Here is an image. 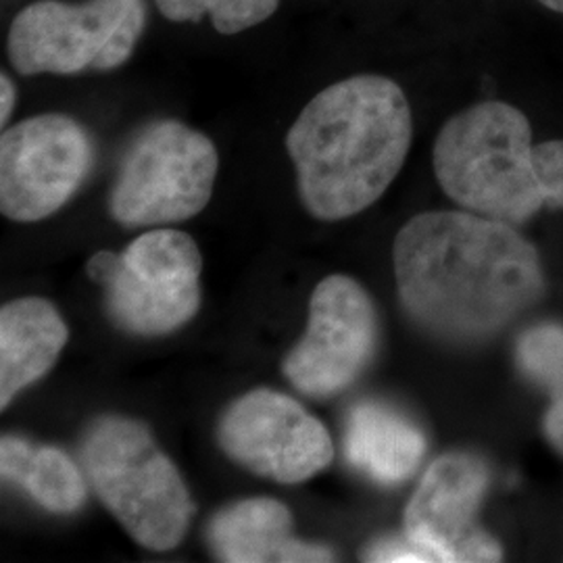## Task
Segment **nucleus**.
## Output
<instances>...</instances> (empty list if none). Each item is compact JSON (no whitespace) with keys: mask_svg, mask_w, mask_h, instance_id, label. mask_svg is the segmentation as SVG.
Segmentation results:
<instances>
[{"mask_svg":"<svg viewBox=\"0 0 563 563\" xmlns=\"http://www.w3.org/2000/svg\"><path fill=\"white\" fill-rule=\"evenodd\" d=\"M393 260L405 311L444 341H486L543 295L537 249L511 223L465 209L409 220Z\"/></svg>","mask_w":563,"mask_h":563,"instance_id":"obj_1","label":"nucleus"},{"mask_svg":"<svg viewBox=\"0 0 563 563\" xmlns=\"http://www.w3.org/2000/svg\"><path fill=\"white\" fill-rule=\"evenodd\" d=\"M411 139V107L397 81L362 74L323 88L286 136L305 209L322 222L362 213L399 176Z\"/></svg>","mask_w":563,"mask_h":563,"instance_id":"obj_2","label":"nucleus"},{"mask_svg":"<svg viewBox=\"0 0 563 563\" xmlns=\"http://www.w3.org/2000/svg\"><path fill=\"white\" fill-rule=\"evenodd\" d=\"M432 163L444 195L465 211L514 225L547 207L530 121L509 102H476L453 115Z\"/></svg>","mask_w":563,"mask_h":563,"instance_id":"obj_3","label":"nucleus"},{"mask_svg":"<svg viewBox=\"0 0 563 563\" xmlns=\"http://www.w3.org/2000/svg\"><path fill=\"white\" fill-rule=\"evenodd\" d=\"M81 463L95 495L136 543L148 551L181 543L195 504L144 423L123 416L95 420L81 443Z\"/></svg>","mask_w":563,"mask_h":563,"instance_id":"obj_4","label":"nucleus"},{"mask_svg":"<svg viewBox=\"0 0 563 563\" xmlns=\"http://www.w3.org/2000/svg\"><path fill=\"white\" fill-rule=\"evenodd\" d=\"M86 272L101 286L111 322L134 336L172 334L201 307V251L180 230L144 232L120 255L101 251Z\"/></svg>","mask_w":563,"mask_h":563,"instance_id":"obj_5","label":"nucleus"},{"mask_svg":"<svg viewBox=\"0 0 563 563\" xmlns=\"http://www.w3.org/2000/svg\"><path fill=\"white\" fill-rule=\"evenodd\" d=\"M220 155L211 139L176 120L144 125L121 157L109 211L123 228L199 216L213 195Z\"/></svg>","mask_w":563,"mask_h":563,"instance_id":"obj_6","label":"nucleus"},{"mask_svg":"<svg viewBox=\"0 0 563 563\" xmlns=\"http://www.w3.org/2000/svg\"><path fill=\"white\" fill-rule=\"evenodd\" d=\"M144 25V0H38L15 15L7 51L21 76L113 71L130 60Z\"/></svg>","mask_w":563,"mask_h":563,"instance_id":"obj_7","label":"nucleus"},{"mask_svg":"<svg viewBox=\"0 0 563 563\" xmlns=\"http://www.w3.org/2000/svg\"><path fill=\"white\" fill-rule=\"evenodd\" d=\"M95 142L80 121L44 113L0 136V211L13 222H41L69 201L95 165Z\"/></svg>","mask_w":563,"mask_h":563,"instance_id":"obj_8","label":"nucleus"},{"mask_svg":"<svg viewBox=\"0 0 563 563\" xmlns=\"http://www.w3.org/2000/svg\"><path fill=\"white\" fill-rule=\"evenodd\" d=\"M378 344L374 302L349 276L323 278L309 301V323L282 372L309 397H332L362 376Z\"/></svg>","mask_w":563,"mask_h":563,"instance_id":"obj_9","label":"nucleus"},{"mask_svg":"<svg viewBox=\"0 0 563 563\" xmlns=\"http://www.w3.org/2000/svg\"><path fill=\"white\" fill-rule=\"evenodd\" d=\"M225 455L253 474L280 484H301L334 460L330 432L301 402L257 388L232 402L220 420Z\"/></svg>","mask_w":563,"mask_h":563,"instance_id":"obj_10","label":"nucleus"},{"mask_svg":"<svg viewBox=\"0 0 563 563\" xmlns=\"http://www.w3.org/2000/svg\"><path fill=\"white\" fill-rule=\"evenodd\" d=\"M488 470L470 453L439 457L405 509V532L437 562H501L504 549L476 522Z\"/></svg>","mask_w":563,"mask_h":563,"instance_id":"obj_11","label":"nucleus"},{"mask_svg":"<svg viewBox=\"0 0 563 563\" xmlns=\"http://www.w3.org/2000/svg\"><path fill=\"white\" fill-rule=\"evenodd\" d=\"M207 541L220 562L318 563L332 562L323 544L305 543L292 534V516L286 505L255 497L220 509L207 528Z\"/></svg>","mask_w":563,"mask_h":563,"instance_id":"obj_12","label":"nucleus"},{"mask_svg":"<svg viewBox=\"0 0 563 563\" xmlns=\"http://www.w3.org/2000/svg\"><path fill=\"white\" fill-rule=\"evenodd\" d=\"M69 330L57 307L41 297L4 302L0 309V409L59 360Z\"/></svg>","mask_w":563,"mask_h":563,"instance_id":"obj_13","label":"nucleus"},{"mask_svg":"<svg viewBox=\"0 0 563 563\" xmlns=\"http://www.w3.org/2000/svg\"><path fill=\"white\" fill-rule=\"evenodd\" d=\"M426 439L416 423L383 402H357L344 426L346 462L374 483L407 481L422 462Z\"/></svg>","mask_w":563,"mask_h":563,"instance_id":"obj_14","label":"nucleus"},{"mask_svg":"<svg viewBox=\"0 0 563 563\" xmlns=\"http://www.w3.org/2000/svg\"><path fill=\"white\" fill-rule=\"evenodd\" d=\"M0 476L51 514H76L88 497L80 467L63 449L20 437H2Z\"/></svg>","mask_w":563,"mask_h":563,"instance_id":"obj_15","label":"nucleus"},{"mask_svg":"<svg viewBox=\"0 0 563 563\" xmlns=\"http://www.w3.org/2000/svg\"><path fill=\"white\" fill-rule=\"evenodd\" d=\"M155 4L165 20L199 23L211 18L220 34L234 36L269 20L280 0H155Z\"/></svg>","mask_w":563,"mask_h":563,"instance_id":"obj_16","label":"nucleus"},{"mask_svg":"<svg viewBox=\"0 0 563 563\" xmlns=\"http://www.w3.org/2000/svg\"><path fill=\"white\" fill-rule=\"evenodd\" d=\"M518 363L532 380L563 390V328L544 323L528 330L518 342Z\"/></svg>","mask_w":563,"mask_h":563,"instance_id":"obj_17","label":"nucleus"},{"mask_svg":"<svg viewBox=\"0 0 563 563\" xmlns=\"http://www.w3.org/2000/svg\"><path fill=\"white\" fill-rule=\"evenodd\" d=\"M537 165L544 205L563 209V141L537 144Z\"/></svg>","mask_w":563,"mask_h":563,"instance_id":"obj_18","label":"nucleus"},{"mask_svg":"<svg viewBox=\"0 0 563 563\" xmlns=\"http://www.w3.org/2000/svg\"><path fill=\"white\" fill-rule=\"evenodd\" d=\"M363 560L380 563L437 562V558L423 544L413 541L407 532H402L401 537H386L369 544L363 553Z\"/></svg>","mask_w":563,"mask_h":563,"instance_id":"obj_19","label":"nucleus"},{"mask_svg":"<svg viewBox=\"0 0 563 563\" xmlns=\"http://www.w3.org/2000/svg\"><path fill=\"white\" fill-rule=\"evenodd\" d=\"M544 432L553 446L563 453V390L555 393V401L544 416Z\"/></svg>","mask_w":563,"mask_h":563,"instance_id":"obj_20","label":"nucleus"},{"mask_svg":"<svg viewBox=\"0 0 563 563\" xmlns=\"http://www.w3.org/2000/svg\"><path fill=\"white\" fill-rule=\"evenodd\" d=\"M15 86L11 78L7 74L0 76V123L4 125L11 113H13V107H15Z\"/></svg>","mask_w":563,"mask_h":563,"instance_id":"obj_21","label":"nucleus"},{"mask_svg":"<svg viewBox=\"0 0 563 563\" xmlns=\"http://www.w3.org/2000/svg\"><path fill=\"white\" fill-rule=\"evenodd\" d=\"M543 4L544 9L553 11V13H560L563 15V0H539Z\"/></svg>","mask_w":563,"mask_h":563,"instance_id":"obj_22","label":"nucleus"}]
</instances>
